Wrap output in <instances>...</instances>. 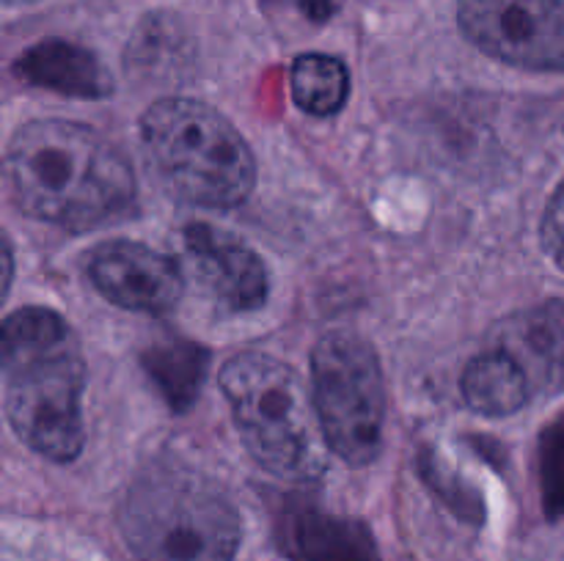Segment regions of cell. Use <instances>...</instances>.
Listing matches in <instances>:
<instances>
[{"label":"cell","instance_id":"e0dca14e","mask_svg":"<svg viewBox=\"0 0 564 561\" xmlns=\"http://www.w3.org/2000/svg\"><path fill=\"white\" fill-rule=\"evenodd\" d=\"M540 242L551 262L564 273V182L554 190L540 223Z\"/></svg>","mask_w":564,"mask_h":561},{"label":"cell","instance_id":"9a60e30c","mask_svg":"<svg viewBox=\"0 0 564 561\" xmlns=\"http://www.w3.org/2000/svg\"><path fill=\"white\" fill-rule=\"evenodd\" d=\"M149 374L158 380L163 394L174 407H187L196 396L198 385L204 380V366H207V352L198 344L176 341V344H160L149 352L147 358Z\"/></svg>","mask_w":564,"mask_h":561},{"label":"cell","instance_id":"277c9868","mask_svg":"<svg viewBox=\"0 0 564 561\" xmlns=\"http://www.w3.org/2000/svg\"><path fill=\"white\" fill-rule=\"evenodd\" d=\"M141 146L165 190L207 209H235L257 187V157L235 124L193 97H163L141 116Z\"/></svg>","mask_w":564,"mask_h":561},{"label":"cell","instance_id":"30bf717a","mask_svg":"<svg viewBox=\"0 0 564 561\" xmlns=\"http://www.w3.org/2000/svg\"><path fill=\"white\" fill-rule=\"evenodd\" d=\"M490 344L518 363L534 396L564 388V300H549L505 319Z\"/></svg>","mask_w":564,"mask_h":561},{"label":"cell","instance_id":"ba28073f","mask_svg":"<svg viewBox=\"0 0 564 561\" xmlns=\"http://www.w3.org/2000/svg\"><path fill=\"white\" fill-rule=\"evenodd\" d=\"M83 270L105 300L152 317L174 311L185 292V278L174 258L143 242H99L86 253Z\"/></svg>","mask_w":564,"mask_h":561},{"label":"cell","instance_id":"8992f818","mask_svg":"<svg viewBox=\"0 0 564 561\" xmlns=\"http://www.w3.org/2000/svg\"><path fill=\"white\" fill-rule=\"evenodd\" d=\"M312 399L330 451L364 468L383 451L386 380L375 346L352 330H330L312 350Z\"/></svg>","mask_w":564,"mask_h":561},{"label":"cell","instance_id":"5b68a950","mask_svg":"<svg viewBox=\"0 0 564 561\" xmlns=\"http://www.w3.org/2000/svg\"><path fill=\"white\" fill-rule=\"evenodd\" d=\"M220 388L248 454L273 476L314 484L328 471V440L301 374L262 350H242L220 369Z\"/></svg>","mask_w":564,"mask_h":561},{"label":"cell","instance_id":"7c38bea8","mask_svg":"<svg viewBox=\"0 0 564 561\" xmlns=\"http://www.w3.org/2000/svg\"><path fill=\"white\" fill-rule=\"evenodd\" d=\"M281 542L292 561H380L378 544L361 522L312 506L286 512Z\"/></svg>","mask_w":564,"mask_h":561},{"label":"cell","instance_id":"6da1fadb","mask_svg":"<svg viewBox=\"0 0 564 561\" xmlns=\"http://www.w3.org/2000/svg\"><path fill=\"white\" fill-rule=\"evenodd\" d=\"M3 168L17 207L58 229H102L138 209L130 160L102 132L77 121L22 124L6 146Z\"/></svg>","mask_w":564,"mask_h":561},{"label":"cell","instance_id":"4fadbf2b","mask_svg":"<svg viewBox=\"0 0 564 561\" xmlns=\"http://www.w3.org/2000/svg\"><path fill=\"white\" fill-rule=\"evenodd\" d=\"M463 399L474 413L488 418L516 416L534 399L532 385L518 363L499 346L488 344L471 358L460 377Z\"/></svg>","mask_w":564,"mask_h":561},{"label":"cell","instance_id":"9c48e42d","mask_svg":"<svg viewBox=\"0 0 564 561\" xmlns=\"http://www.w3.org/2000/svg\"><path fill=\"white\" fill-rule=\"evenodd\" d=\"M182 237L198 280L226 311L248 314L268 302V267L248 242L202 220L187 223Z\"/></svg>","mask_w":564,"mask_h":561},{"label":"cell","instance_id":"2e32d148","mask_svg":"<svg viewBox=\"0 0 564 561\" xmlns=\"http://www.w3.org/2000/svg\"><path fill=\"white\" fill-rule=\"evenodd\" d=\"M543 501L551 520L564 515V418L543 435Z\"/></svg>","mask_w":564,"mask_h":561},{"label":"cell","instance_id":"d6986e66","mask_svg":"<svg viewBox=\"0 0 564 561\" xmlns=\"http://www.w3.org/2000/svg\"><path fill=\"white\" fill-rule=\"evenodd\" d=\"M3 264H6V275H3V292H6V295H9V289H11V267H14V253H11V242H9V237H6Z\"/></svg>","mask_w":564,"mask_h":561},{"label":"cell","instance_id":"8fae6325","mask_svg":"<svg viewBox=\"0 0 564 561\" xmlns=\"http://www.w3.org/2000/svg\"><path fill=\"white\" fill-rule=\"evenodd\" d=\"M14 75L28 86L47 88L64 97L105 99L113 91V80L97 55L61 38H47L28 47L14 61Z\"/></svg>","mask_w":564,"mask_h":561},{"label":"cell","instance_id":"5bb4252c","mask_svg":"<svg viewBox=\"0 0 564 561\" xmlns=\"http://www.w3.org/2000/svg\"><path fill=\"white\" fill-rule=\"evenodd\" d=\"M292 99L308 116H334L350 97V72L339 58L325 53L297 55L290 69Z\"/></svg>","mask_w":564,"mask_h":561},{"label":"cell","instance_id":"ffe728a7","mask_svg":"<svg viewBox=\"0 0 564 561\" xmlns=\"http://www.w3.org/2000/svg\"><path fill=\"white\" fill-rule=\"evenodd\" d=\"M6 6H9V9H14V6H33V3H39V0H3Z\"/></svg>","mask_w":564,"mask_h":561},{"label":"cell","instance_id":"7a4b0ae2","mask_svg":"<svg viewBox=\"0 0 564 561\" xmlns=\"http://www.w3.org/2000/svg\"><path fill=\"white\" fill-rule=\"evenodd\" d=\"M3 407L17 438L50 462H72L86 443V363L69 322L42 306L17 308L0 330Z\"/></svg>","mask_w":564,"mask_h":561},{"label":"cell","instance_id":"3957f363","mask_svg":"<svg viewBox=\"0 0 564 561\" xmlns=\"http://www.w3.org/2000/svg\"><path fill=\"white\" fill-rule=\"evenodd\" d=\"M119 528L138 561H235L240 512L209 476L152 460L124 493Z\"/></svg>","mask_w":564,"mask_h":561},{"label":"cell","instance_id":"52a82bcc","mask_svg":"<svg viewBox=\"0 0 564 561\" xmlns=\"http://www.w3.org/2000/svg\"><path fill=\"white\" fill-rule=\"evenodd\" d=\"M457 25L501 64L564 72V0H460Z\"/></svg>","mask_w":564,"mask_h":561},{"label":"cell","instance_id":"ac0fdd59","mask_svg":"<svg viewBox=\"0 0 564 561\" xmlns=\"http://www.w3.org/2000/svg\"><path fill=\"white\" fill-rule=\"evenodd\" d=\"M270 3H279V0H270ZM281 3L295 6L306 20L314 22H325L336 9H339V0H281Z\"/></svg>","mask_w":564,"mask_h":561}]
</instances>
